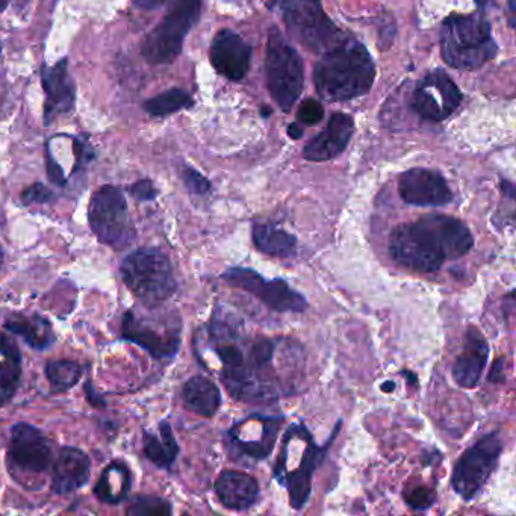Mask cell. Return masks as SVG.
Returning a JSON list of instances; mask_svg holds the SVG:
<instances>
[{"label": "cell", "mask_w": 516, "mask_h": 516, "mask_svg": "<svg viewBox=\"0 0 516 516\" xmlns=\"http://www.w3.org/2000/svg\"><path fill=\"white\" fill-rule=\"evenodd\" d=\"M473 247V234L464 221L433 214L394 229L389 255L409 270L432 274L441 270L445 262L468 255Z\"/></svg>", "instance_id": "6da1fadb"}, {"label": "cell", "mask_w": 516, "mask_h": 516, "mask_svg": "<svg viewBox=\"0 0 516 516\" xmlns=\"http://www.w3.org/2000/svg\"><path fill=\"white\" fill-rule=\"evenodd\" d=\"M376 78V67L364 44L342 38L323 53L315 64L314 82L327 102H341L365 96Z\"/></svg>", "instance_id": "7a4b0ae2"}, {"label": "cell", "mask_w": 516, "mask_h": 516, "mask_svg": "<svg viewBox=\"0 0 516 516\" xmlns=\"http://www.w3.org/2000/svg\"><path fill=\"white\" fill-rule=\"evenodd\" d=\"M441 53L445 63L457 70H476L495 58L497 44L485 14L447 17L442 23Z\"/></svg>", "instance_id": "3957f363"}, {"label": "cell", "mask_w": 516, "mask_h": 516, "mask_svg": "<svg viewBox=\"0 0 516 516\" xmlns=\"http://www.w3.org/2000/svg\"><path fill=\"white\" fill-rule=\"evenodd\" d=\"M120 270L129 291L147 308H156L178 290L170 259L161 250H135L123 259Z\"/></svg>", "instance_id": "277c9868"}, {"label": "cell", "mask_w": 516, "mask_h": 516, "mask_svg": "<svg viewBox=\"0 0 516 516\" xmlns=\"http://www.w3.org/2000/svg\"><path fill=\"white\" fill-rule=\"evenodd\" d=\"M267 87L277 105L290 112L305 85L303 61L297 50L273 28L268 35L267 56H265Z\"/></svg>", "instance_id": "5b68a950"}, {"label": "cell", "mask_w": 516, "mask_h": 516, "mask_svg": "<svg viewBox=\"0 0 516 516\" xmlns=\"http://www.w3.org/2000/svg\"><path fill=\"white\" fill-rule=\"evenodd\" d=\"M202 0H176L162 22L147 34L141 53L150 64H171L181 55L185 37L199 22Z\"/></svg>", "instance_id": "8992f818"}, {"label": "cell", "mask_w": 516, "mask_h": 516, "mask_svg": "<svg viewBox=\"0 0 516 516\" xmlns=\"http://www.w3.org/2000/svg\"><path fill=\"white\" fill-rule=\"evenodd\" d=\"M88 223L97 240L117 252L131 246L134 241L128 202L122 191L112 185L99 188L91 196Z\"/></svg>", "instance_id": "52a82bcc"}, {"label": "cell", "mask_w": 516, "mask_h": 516, "mask_svg": "<svg viewBox=\"0 0 516 516\" xmlns=\"http://www.w3.org/2000/svg\"><path fill=\"white\" fill-rule=\"evenodd\" d=\"M282 19L288 34L312 52L324 53L342 40L320 0H282Z\"/></svg>", "instance_id": "ba28073f"}, {"label": "cell", "mask_w": 516, "mask_h": 516, "mask_svg": "<svg viewBox=\"0 0 516 516\" xmlns=\"http://www.w3.org/2000/svg\"><path fill=\"white\" fill-rule=\"evenodd\" d=\"M503 453V441L497 432L482 436L462 453L454 464L451 488L465 501L473 500L497 468Z\"/></svg>", "instance_id": "9c48e42d"}, {"label": "cell", "mask_w": 516, "mask_h": 516, "mask_svg": "<svg viewBox=\"0 0 516 516\" xmlns=\"http://www.w3.org/2000/svg\"><path fill=\"white\" fill-rule=\"evenodd\" d=\"M221 279L229 285L246 291L250 296L261 300L267 308L276 312H305L308 302L302 294L291 288L290 283L283 279H265L252 268H227Z\"/></svg>", "instance_id": "30bf717a"}, {"label": "cell", "mask_w": 516, "mask_h": 516, "mask_svg": "<svg viewBox=\"0 0 516 516\" xmlns=\"http://www.w3.org/2000/svg\"><path fill=\"white\" fill-rule=\"evenodd\" d=\"M462 103V93L442 70H435L418 82L412 108L421 119L444 122Z\"/></svg>", "instance_id": "8fae6325"}, {"label": "cell", "mask_w": 516, "mask_h": 516, "mask_svg": "<svg viewBox=\"0 0 516 516\" xmlns=\"http://www.w3.org/2000/svg\"><path fill=\"white\" fill-rule=\"evenodd\" d=\"M158 324L155 317H146L131 309L123 318L122 336L143 347L155 359L175 358L181 347L179 329L173 330L170 324H161L158 329Z\"/></svg>", "instance_id": "7c38bea8"}, {"label": "cell", "mask_w": 516, "mask_h": 516, "mask_svg": "<svg viewBox=\"0 0 516 516\" xmlns=\"http://www.w3.org/2000/svg\"><path fill=\"white\" fill-rule=\"evenodd\" d=\"M282 418L253 415L235 424L227 433L231 453L249 461H264L273 453Z\"/></svg>", "instance_id": "4fadbf2b"}, {"label": "cell", "mask_w": 516, "mask_h": 516, "mask_svg": "<svg viewBox=\"0 0 516 516\" xmlns=\"http://www.w3.org/2000/svg\"><path fill=\"white\" fill-rule=\"evenodd\" d=\"M339 427H341V421H339L336 429L333 430L332 438L327 441L324 447L318 445L314 441V436L309 432L306 435L305 444H303L299 465L296 468H291L290 471H286L283 476L277 479L279 485L288 491L290 504L294 510H302L306 503H308L309 497H311L312 479H314L315 471L320 467L321 462L324 461L327 450L332 445L333 439L338 435Z\"/></svg>", "instance_id": "5bb4252c"}, {"label": "cell", "mask_w": 516, "mask_h": 516, "mask_svg": "<svg viewBox=\"0 0 516 516\" xmlns=\"http://www.w3.org/2000/svg\"><path fill=\"white\" fill-rule=\"evenodd\" d=\"M8 456L20 470L40 474L44 473L52 462V448L49 439L40 429L31 424L19 423L11 429Z\"/></svg>", "instance_id": "9a60e30c"}, {"label": "cell", "mask_w": 516, "mask_h": 516, "mask_svg": "<svg viewBox=\"0 0 516 516\" xmlns=\"http://www.w3.org/2000/svg\"><path fill=\"white\" fill-rule=\"evenodd\" d=\"M398 194L412 206H444L453 200L444 176L429 168L405 171L398 181Z\"/></svg>", "instance_id": "2e32d148"}, {"label": "cell", "mask_w": 516, "mask_h": 516, "mask_svg": "<svg viewBox=\"0 0 516 516\" xmlns=\"http://www.w3.org/2000/svg\"><path fill=\"white\" fill-rule=\"evenodd\" d=\"M209 58L221 76L229 81H241L250 70L252 47L234 31L223 29L212 40Z\"/></svg>", "instance_id": "e0dca14e"}, {"label": "cell", "mask_w": 516, "mask_h": 516, "mask_svg": "<svg viewBox=\"0 0 516 516\" xmlns=\"http://www.w3.org/2000/svg\"><path fill=\"white\" fill-rule=\"evenodd\" d=\"M46 102H44V125L49 126L53 120L72 111L76 102V87L69 73L67 58L58 61L55 66H43L41 69Z\"/></svg>", "instance_id": "ac0fdd59"}, {"label": "cell", "mask_w": 516, "mask_h": 516, "mask_svg": "<svg viewBox=\"0 0 516 516\" xmlns=\"http://www.w3.org/2000/svg\"><path fill=\"white\" fill-rule=\"evenodd\" d=\"M355 131L353 117L344 112H336L330 117L326 129L320 132L317 137L312 138L303 150V156L308 161L323 162L338 158L349 146Z\"/></svg>", "instance_id": "d6986e66"}, {"label": "cell", "mask_w": 516, "mask_h": 516, "mask_svg": "<svg viewBox=\"0 0 516 516\" xmlns=\"http://www.w3.org/2000/svg\"><path fill=\"white\" fill-rule=\"evenodd\" d=\"M489 346L485 336L476 327H470L465 335L464 352L457 356L453 365V379L465 389L476 388L488 364Z\"/></svg>", "instance_id": "ffe728a7"}, {"label": "cell", "mask_w": 516, "mask_h": 516, "mask_svg": "<svg viewBox=\"0 0 516 516\" xmlns=\"http://www.w3.org/2000/svg\"><path fill=\"white\" fill-rule=\"evenodd\" d=\"M90 457L79 448L64 447L53 465L52 491L66 495L81 489L90 480Z\"/></svg>", "instance_id": "44dd1931"}, {"label": "cell", "mask_w": 516, "mask_h": 516, "mask_svg": "<svg viewBox=\"0 0 516 516\" xmlns=\"http://www.w3.org/2000/svg\"><path fill=\"white\" fill-rule=\"evenodd\" d=\"M259 491L258 480L241 471H223L215 480V494L229 510L250 509L258 501Z\"/></svg>", "instance_id": "7402d4cb"}, {"label": "cell", "mask_w": 516, "mask_h": 516, "mask_svg": "<svg viewBox=\"0 0 516 516\" xmlns=\"http://www.w3.org/2000/svg\"><path fill=\"white\" fill-rule=\"evenodd\" d=\"M185 406L203 418H212L221 405L220 388L208 377L194 376L182 389Z\"/></svg>", "instance_id": "603a6c76"}, {"label": "cell", "mask_w": 516, "mask_h": 516, "mask_svg": "<svg viewBox=\"0 0 516 516\" xmlns=\"http://www.w3.org/2000/svg\"><path fill=\"white\" fill-rule=\"evenodd\" d=\"M5 329L22 336L31 349L47 350L55 344V333L46 318L41 315L14 314L5 323Z\"/></svg>", "instance_id": "cb8c5ba5"}, {"label": "cell", "mask_w": 516, "mask_h": 516, "mask_svg": "<svg viewBox=\"0 0 516 516\" xmlns=\"http://www.w3.org/2000/svg\"><path fill=\"white\" fill-rule=\"evenodd\" d=\"M252 238L256 249L265 255L274 256V258H291L296 255L297 238L274 224H253Z\"/></svg>", "instance_id": "d4e9b609"}, {"label": "cell", "mask_w": 516, "mask_h": 516, "mask_svg": "<svg viewBox=\"0 0 516 516\" xmlns=\"http://www.w3.org/2000/svg\"><path fill=\"white\" fill-rule=\"evenodd\" d=\"M144 454L147 459L162 470H170L179 454V444L168 421L159 424V436L144 432Z\"/></svg>", "instance_id": "484cf974"}, {"label": "cell", "mask_w": 516, "mask_h": 516, "mask_svg": "<svg viewBox=\"0 0 516 516\" xmlns=\"http://www.w3.org/2000/svg\"><path fill=\"white\" fill-rule=\"evenodd\" d=\"M131 485L128 465L114 461L103 470L99 482L94 486V494L102 503L119 504L128 497Z\"/></svg>", "instance_id": "4316f807"}, {"label": "cell", "mask_w": 516, "mask_h": 516, "mask_svg": "<svg viewBox=\"0 0 516 516\" xmlns=\"http://www.w3.org/2000/svg\"><path fill=\"white\" fill-rule=\"evenodd\" d=\"M193 106V97L181 88H171L144 103V109L153 117H164Z\"/></svg>", "instance_id": "83f0119b"}, {"label": "cell", "mask_w": 516, "mask_h": 516, "mask_svg": "<svg viewBox=\"0 0 516 516\" xmlns=\"http://www.w3.org/2000/svg\"><path fill=\"white\" fill-rule=\"evenodd\" d=\"M84 368L75 361H52L46 365V377L55 391H69L78 385Z\"/></svg>", "instance_id": "f1b7e54d"}, {"label": "cell", "mask_w": 516, "mask_h": 516, "mask_svg": "<svg viewBox=\"0 0 516 516\" xmlns=\"http://www.w3.org/2000/svg\"><path fill=\"white\" fill-rule=\"evenodd\" d=\"M0 362V406L7 405L19 388L22 358H4Z\"/></svg>", "instance_id": "f546056e"}, {"label": "cell", "mask_w": 516, "mask_h": 516, "mask_svg": "<svg viewBox=\"0 0 516 516\" xmlns=\"http://www.w3.org/2000/svg\"><path fill=\"white\" fill-rule=\"evenodd\" d=\"M171 513H173L171 504L153 495L135 498L128 509V515L134 516H168Z\"/></svg>", "instance_id": "4dcf8cb0"}, {"label": "cell", "mask_w": 516, "mask_h": 516, "mask_svg": "<svg viewBox=\"0 0 516 516\" xmlns=\"http://www.w3.org/2000/svg\"><path fill=\"white\" fill-rule=\"evenodd\" d=\"M405 500L412 509L427 510L435 504L436 492L429 486H415L405 492Z\"/></svg>", "instance_id": "1f68e13d"}, {"label": "cell", "mask_w": 516, "mask_h": 516, "mask_svg": "<svg viewBox=\"0 0 516 516\" xmlns=\"http://www.w3.org/2000/svg\"><path fill=\"white\" fill-rule=\"evenodd\" d=\"M182 179H184L185 187L190 193L196 194V196H203V194L209 193L211 190V182L191 167H185L182 171Z\"/></svg>", "instance_id": "d6a6232c"}, {"label": "cell", "mask_w": 516, "mask_h": 516, "mask_svg": "<svg viewBox=\"0 0 516 516\" xmlns=\"http://www.w3.org/2000/svg\"><path fill=\"white\" fill-rule=\"evenodd\" d=\"M323 116V106L314 99L305 100L297 111V119L305 125H317L323 120Z\"/></svg>", "instance_id": "836d02e7"}, {"label": "cell", "mask_w": 516, "mask_h": 516, "mask_svg": "<svg viewBox=\"0 0 516 516\" xmlns=\"http://www.w3.org/2000/svg\"><path fill=\"white\" fill-rule=\"evenodd\" d=\"M55 199V194L43 184H34L26 188L22 193V202L25 205H34V203H50Z\"/></svg>", "instance_id": "e575fe53"}, {"label": "cell", "mask_w": 516, "mask_h": 516, "mask_svg": "<svg viewBox=\"0 0 516 516\" xmlns=\"http://www.w3.org/2000/svg\"><path fill=\"white\" fill-rule=\"evenodd\" d=\"M129 193L135 199L141 200V202H150V200H155L156 196H158V190H156L155 185L149 179L135 182L134 185L129 187Z\"/></svg>", "instance_id": "d590c367"}, {"label": "cell", "mask_w": 516, "mask_h": 516, "mask_svg": "<svg viewBox=\"0 0 516 516\" xmlns=\"http://www.w3.org/2000/svg\"><path fill=\"white\" fill-rule=\"evenodd\" d=\"M46 167L49 181L58 185V187H64L67 181L66 178H64L63 168H61V165L55 161V158H53L49 149L46 150Z\"/></svg>", "instance_id": "8d00e7d4"}, {"label": "cell", "mask_w": 516, "mask_h": 516, "mask_svg": "<svg viewBox=\"0 0 516 516\" xmlns=\"http://www.w3.org/2000/svg\"><path fill=\"white\" fill-rule=\"evenodd\" d=\"M0 355L4 358H22L16 341L5 332H0Z\"/></svg>", "instance_id": "74e56055"}, {"label": "cell", "mask_w": 516, "mask_h": 516, "mask_svg": "<svg viewBox=\"0 0 516 516\" xmlns=\"http://www.w3.org/2000/svg\"><path fill=\"white\" fill-rule=\"evenodd\" d=\"M75 152L76 159H78V162H76L75 170H78L79 167H82V165L87 164V162L90 161L91 158H93V155H90V149H88V147L85 146L84 143H81V141L78 140H75Z\"/></svg>", "instance_id": "f35d334b"}, {"label": "cell", "mask_w": 516, "mask_h": 516, "mask_svg": "<svg viewBox=\"0 0 516 516\" xmlns=\"http://www.w3.org/2000/svg\"><path fill=\"white\" fill-rule=\"evenodd\" d=\"M504 371V358H498L497 361L492 365L491 373H489L488 380L492 383L504 382L506 377L503 374Z\"/></svg>", "instance_id": "ab89813d"}, {"label": "cell", "mask_w": 516, "mask_h": 516, "mask_svg": "<svg viewBox=\"0 0 516 516\" xmlns=\"http://www.w3.org/2000/svg\"><path fill=\"white\" fill-rule=\"evenodd\" d=\"M168 0H134L135 7L143 11H155L167 4Z\"/></svg>", "instance_id": "60d3db41"}, {"label": "cell", "mask_w": 516, "mask_h": 516, "mask_svg": "<svg viewBox=\"0 0 516 516\" xmlns=\"http://www.w3.org/2000/svg\"><path fill=\"white\" fill-rule=\"evenodd\" d=\"M288 134L291 135V138L297 140V138L302 137L303 129H300L299 125H297V123H294V125H290V128H288Z\"/></svg>", "instance_id": "b9f144b4"}, {"label": "cell", "mask_w": 516, "mask_h": 516, "mask_svg": "<svg viewBox=\"0 0 516 516\" xmlns=\"http://www.w3.org/2000/svg\"><path fill=\"white\" fill-rule=\"evenodd\" d=\"M2 264H4V250H2V246H0V268H2Z\"/></svg>", "instance_id": "7bdbcfd3"}, {"label": "cell", "mask_w": 516, "mask_h": 516, "mask_svg": "<svg viewBox=\"0 0 516 516\" xmlns=\"http://www.w3.org/2000/svg\"><path fill=\"white\" fill-rule=\"evenodd\" d=\"M8 5V0H0V11L5 10Z\"/></svg>", "instance_id": "ee69618b"}, {"label": "cell", "mask_w": 516, "mask_h": 516, "mask_svg": "<svg viewBox=\"0 0 516 516\" xmlns=\"http://www.w3.org/2000/svg\"><path fill=\"white\" fill-rule=\"evenodd\" d=\"M382 389H383V391L391 392L392 389H394V385H383Z\"/></svg>", "instance_id": "f6af8a7d"}, {"label": "cell", "mask_w": 516, "mask_h": 516, "mask_svg": "<svg viewBox=\"0 0 516 516\" xmlns=\"http://www.w3.org/2000/svg\"><path fill=\"white\" fill-rule=\"evenodd\" d=\"M0 52H2V47H0Z\"/></svg>", "instance_id": "bcb514c9"}]
</instances>
